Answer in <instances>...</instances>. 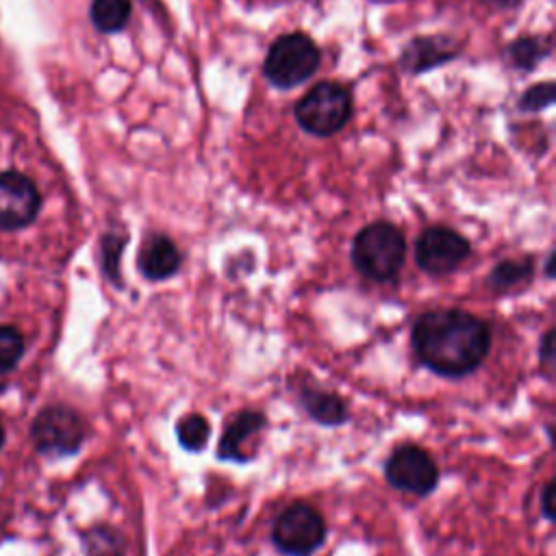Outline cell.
<instances>
[{
  "instance_id": "1",
  "label": "cell",
  "mask_w": 556,
  "mask_h": 556,
  "mask_svg": "<svg viewBox=\"0 0 556 556\" xmlns=\"http://www.w3.org/2000/svg\"><path fill=\"white\" fill-rule=\"evenodd\" d=\"M410 345L417 361L445 378H463L476 371L489 350V324L463 308H430L410 328Z\"/></svg>"
},
{
  "instance_id": "2",
  "label": "cell",
  "mask_w": 556,
  "mask_h": 556,
  "mask_svg": "<svg viewBox=\"0 0 556 556\" xmlns=\"http://www.w3.org/2000/svg\"><path fill=\"white\" fill-rule=\"evenodd\" d=\"M404 254V235L389 222L367 224L352 241V263L371 282L393 280L402 269Z\"/></svg>"
},
{
  "instance_id": "3",
  "label": "cell",
  "mask_w": 556,
  "mask_h": 556,
  "mask_svg": "<svg viewBox=\"0 0 556 556\" xmlns=\"http://www.w3.org/2000/svg\"><path fill=\"white\" fill-rule=\"evenodd\" d=\"M319 67V48L304 33L278 37L265 56L263 72L278 89H291L306 83Z\"/></svg>"
},
{
  "instance_id": "4",
  "label": "cell",
  "mask_w": 556,
  "mask_h": 556,
  "mask_svg": "<svg viewBox=\"0 0 556 556\" xmlns=\"http://www.w3.org/2000/svg\"><path fill=\"white\" fill-rule=\"evenodd\" d=\"M295 122L315 137L339 132L352 115V98L339 83H317L293 109Z\"/></svg>"
},
{
  "instance_id": "5",
  "label": "cell",
  "mask_w": 556,
  "mask_h": 556,
  "mask_svg": "<svg viewBox=\"0 0 556 556\" xmlns=\"http://www.w3.org/2000/svg\"><path fill=\"white\" fill-rule=\"evenodd\" d=\"M326 521L306 502H293L271 523V543L287 556H311L326 541Z\"/></svg>"
},
{
  "instance_id": "6",
  "label": "cell",
  "mask_w": 556,
  "mask_h": 556,
  "mask_svg": "<svg viewBox=\"0 0 556 556\" xmlns=\"http://www.w3.org/2000/svg\"><path fill=\"white\" fill-rule=\"evenodd\" d=\"M85 432L83 417L63 404H52L39 410L30 428L37 452L52 458L76 454L85 441Z\"/></svg>"
},
{
  "instance_id": "7",
  "label": "cell",
  "mask_w": 556,
  "mask_h": 556,
  "mask_svg": "<svg viewBox=\"0 0 556 556\" xmlns=\"http://www.w3.org/2000/svg\"><path fill=\"white\" fill-rule=\"evenodd\" d=\"M384 478L393 489L424 497L439 484V467L424 447L404 443L384 460Z\"/></svg>"
},
{
  "instance_id": "8",
  "label": "cell",
  "mask_w": 556,
  "mask_h": 556,
  "mask_svg": "<svg viewBox=\"0 0 556 556\" xmlns=\"http://www.w3.org/2000/svg\"><path fill=\"white\" fill-rule=\"evenodd\" d=\"M471 254V243L447 226H430L415 241V263L430 276H443L460 267Z\"/></svg>"
},
{
  "instance_id": "9",
  "label": "cell",
  "mask_w": 556,
  "mask_h": 556,
  "mask_svg": "<svg viewBox=\"0 0 556 556\" xmlns=\"http://www.w3.org/2000/svg\"><path fill=\"white\" fill-rule=\"evenodd\" d=\"M39 191L35 182L20 172L0 174V228L17 230L28 226L39 213Z\"/></svg>"
},
{
  "instance_id": "10",
  "label": "cell",
  "mask_w": 556,
  "mask_h": 556,
  "mask_svg": "<svg viewBox=\"0 0 556 556\" xmlns=\"http://www.w3.org/2000/svg\"><path fill=\"white\" fill-rule=\"evenodd\" d=\"M267 417L261 410H239L226 426L217 443L219 460L250 463L256 454V437L265 430Z\"/></svg>"
},
{
  "instance_id": "11",
  "label": "cell",
  "mask_w": 556,
  "mask_h": 556,
  "mask_svg": "<svg viewBox=\"0 0 556 556\" xmlns=\"http://www.w3.org/2000/svg\"><path fill=\"white\" fill-rule=\"evenodd\" d=\"M182 263L178 245L167 235H152L139 250L137 267L148 280H167L172 278Z\"/></svg>"
},
{
  "instance_id": "12",
  "label": "cell",
  "mask_w": 556,
  "mask_h": 556,
  "mask_svg": "<svg viewBox=\"0 0 556 556\" xmlns=\"http://www.w3.org/2000/svg\"><path fill=\"white\" fill-rule=\"evenodd\" d=\"M454 46L445 37H415L402 52V67L406 72H426L454 56Z\"/></svg>"
},
{
  "instance_id": "13",
  "label": "cell",
  "mask_w": 556,
  "mask_h": 556,
  "mask_svg": "<svg viewBox=\"0 0 556 556\" xmlns=\"http://www.w3.org/2000/svg\"><path fill=\"white\" fill-rule=\"evenodd\" d=\"M300 404L306 410V415L311 419H315L321 426H341L343 421H348V406L345 402L328 391V389H319V387H302L300 389Z\"/></svg>"
},
{
  "instance_id": "14",
  "label": "cell",
  "mask_w": 556,
  "mask_h": 556,
  "mask_svg": "<svg viewBox=\"0 0 556 556\" xmlns=\"http://www.w3.org/2000/svg\"><path fill=\"white\" fill-rule=\"evenodd\" d=\"M130 0H91V22L100 33H117L128 24Z\"/></svg>"
},
{
  "instance_id": "15",
  "label": "cell",
  "mask_w": 556,
  "mask_h": 556,
  "mask_svg": "<svg viewBox=\"0 0 556 556\" xmlns=\"http://www.w3.org/2000/svg\"><path fill=\"white\" fill-rule=\"evenodd\" d=\"M534 271V265L530 258H506L500 261L491 276H489V287L495 291H508L513 287H519L530 280Z\"/></svg>"
},
{
  "instance_id": "16",
  "label": "cell",
  "mask_w": 556,
  "mask_h": 556,
  "mask_svg": "<svg viewBox=\"0 0 556 556\" xmlns=\"http://www.w3.org/2000/svg\"><path fill=\"white\" fill-rule=\"evenodd\" d=\"M176 437L178 443L189 450V452H200L204 450L208 437H211V426L200 413H187L176 421Z\"/></svg>"
},
{
  "instance_id": "17",
  "label": "cell",
  "mask_w": 556,
  "mask_h": 556,
  "mask_svg": "<svg viewBox=\"0 0 556 556\" xmlns=\"http://www.w3.org/2000/svg\"><path fill=\"white\" fill-rule=\"evenodd\" d=\"M124 541L117 530L100 526L91 528L85 534V552L87 556H122Z\"/></svg>"
},
{
  "instance_id": "18",
  "label": "cell",
  "mask_w": 556,
  "mask_h": 556,
  "mask_svg": "<svg viewBox=\"0 0 556 556\" xmlns=\"http://www.w3.org/2000/svg\"><path fill=\"white\" fill-rule=\"evenodd\" d=\"M547 43L541 37H521L510 43L508 54L515 63V67L530 72L543 56H547Z\"/></svg>"
},
{
  "instance_id": "19",
  "label": "cell",
  "mask_w": 556,
  "mask_h": 556,
  "mask_svg": "<svg viewBox=\"0 0 556 556\" xmlns=\"http://www.w3.org/2000/svg\"><path fill=\"white\" fill-rule=\"evenodd\" d=\"M24 354V337L13 326H0V374L11 371Z\"/></svg>"
},
{
  "instance_id": "20",
  "label": "cell",
  "mask_w": 556,
  "mask_h": 556,
  "mask_svg": "<svg viewBox=\"0 0 556 556\" xmlns=\"http://www.w3.org/2000/svg\"><path fill=\"white\" fill-rule=\"evenodd\" d=\"M124 243H126V239H122L117 235H106L102 239V267L115 285H119V256H122Z\"/></svg>"
},
{
  "instance_id": "21",
  "label": "cell",
  "mask_w": 556,
  "mask_h": 556,
  "mask_svg": "<svg viewBox=\"0 0 556 556\" xmlns=\"http://www.w3.org/2000/svg\"><path fill=\"white\" fill-rule=\"evenodd\" d=\"M554 100V87L552 83H541L532 85L521 98H519V109L523 111H541L547 109Z\"/></svg>"
},
{
  "instance_id": "22",
  "label": "cell",
  "mask_w": 556,
  "mask_h": 556,
  "mask_svg": "<svg viewBox=\"0 0 556 556\" xmlns=\"http://www.w3.org/2000/svg\"><path fill=\"white\" fill-rule=\"evenodd\" d=\"M552 497H554V480H547L541 493V513L545 519H554V510H552Z\"/></svg>"
},
{
  "instance_id": "23",
  "label": "cell",
  "mask_w": 556,
  "mask_h": 556,
  "mask_svg": "<svg viewBox=\"0 0 556 556\" xmlns=\"http://www.w3.org/2000/svg\"><path fill=\"white\" fill-rule=\"evenodd\" d=\"M552 330H547L545 334H543V339H541V352H539V356H541V363H545V365H549L552 363V358H554V350H552V343H554V339H552Z\"/></svg>"
},
{
  "instance_id": "24",
  "label": "cell",
  "mask_w": 556,
  "mask_h": 556,
  "mask_svg": "<svg viewBox=\"0 0 556 556\" xmlns=\"http://www.w3.org/2000/svg\"><path fill=\"white\" fill-rule=\"evenodd\" d=\"M0 445H2V426H0Z\"/></svg>"
}]
</instances>
